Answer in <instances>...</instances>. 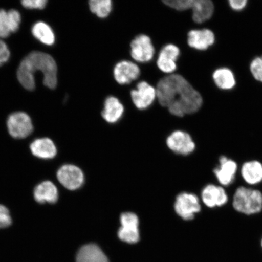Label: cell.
Listing matches in <instances>:
<instances>
[{
    "instance_id": "6da1fadb",
    "label": "cell",
    "mask_w": 262,
    "mask_h": 262,
    "mask_svg": "<svg viewBox=\"0 0 262 262\" xmlns=\"http://www.w3.org/2000/svg\"><path fill=\"white\" fill-rule=\"evenodd\" d=\"M157 99L173 116L182 117L201 109L202 97L181 75L172 74L157 84Z\"/></svg>"
},
{
    "instance_id": "7a4b0ae2",
    "label": "cell",
    "mask_w": 262,
    "mask_h": 262,
    "mask_svg": "<svg viewBox=\"0 0 262 262\" xmlns=\"http://www.w3.org/2000/svg\"><path fill=\"white\" fill-rule=\"evenodd\" d=\"M40 71L44 75L43 83L50 89H54L57 84L56 62L50 55L44 52L34 51L29 54L21 62L17 71L19 83L25 89H35L34 74Z\"/></svg>"
},
{
    "instance_id": "3957f363",
    "label": "cell",
    "mask_w": 262,
    "mask_h": 262,
    "mask_svg": "<svg viewBox=\"0 0 262 262\" xmlns=\"http://www.w3.org/2000/svg\"><path fill=\"white\" fill-rule=\"evenodd\" d=\"M233 206L243 214H256L262 209V194L257 190L239 188L234 196Z\"/></svg>"
},
{
    "instance_id": "277c9868",
    "label": "cell",
    "mask_w": 262,
    "mask_h": 262,
    "mask_svg": "<svg viewBox=\"0 0 262 262\" xmlns=\"http://www.w3.org/2000/svg\"><path fill=\"white\" fill-rule=\"evenodd\" d=\"M7 126L10 135L15 139L26 138L34 130L30 117L22 112L11 114L8 118Z\"/></svg>"
},
{
    "instance_id": "5b68a950",
    "label": "cell",
    "mask_w": 262,
    "mask_h": 262,
    "mask_svg": "<svg viewBox=\"0 0 262 262\" xmlns=\"http://www.w3.org/2000/svg\"><path fill=\"white\" fill-rule=\"evenodd\" d=\"M130 48L131 57L139 63L149 62L155 56V47L147 35L142 34L137 36L131 41Z\"/></svg>"
},
{
    "instance_id": "8992f818",
    "label": "cell",
    "mask_w": 262,
    "mask_h": 262,
    "mask_svg": "<svg viewBox=\"0 0 262 262\" xmlns=\"http://www.w3.org/2000/svg\"><path fill=\"white\" fill-rule=\"evenodd\" d=\"M122 227L118 232L121 241L126 243L136 244L140 239L139 219L134 213H123L120 217Z\"/></svg>"
},
{
    "instance_id": "52a82bcc",
    "label": "cell",
    "mask_w": 262,
    "mask_h": 262,
    "mask_svg": "<svg viewBox=\"0 0 262 262\" xmlns=\"http://www.w3.org/2000/svg\"><path fill=\"white\" fill-rule=\"evenodd\" d=\"M201 209L199 200L194 194L182 193L176 199L175 210L177 214L185 221L192 220Z\"/></svg>"
},
{
    "instance_id": "ba28073f",
    "label": "cell",
    "mask_w": 262,
    "mask_h": 262,
    "mask_svg": "<svg viewBox=\"0 0 262 262\" xmlns=\"http://www.w3.org/2000/svg\"><path fill=\"white\" fill-rule=\"evenodd\" d=\"M130 96L137 109L146 110L152 105L157 98L156 88L146 81H141L137 84V89L130 92Z\"/></svg>"
},
{
    "instance_id": "9c48e42d",
    "label": "cell",
    "mask_w": 262,
    "mask_h": 262,
    "mask_svg": "<svg viewBox=\"0 0 262 262\" xmlns=\"http://www.w3.org/2000/svg\"><path fill=\"white\" fill-rule=\"evenodd\" d=\"M57 176L58 181L68 189H78L83 184V173L76 166L72 165L62 166L58 169Z\"/></svg>"
},
{
    "instance_id": "30bf717a",
    "label": "cell",
    "mask_w": 262,
    "mask_h": 262,
    "mask_svg": "<svg viewBox=\"0 0 262 262\" xmlns=\"http://www.w3.org/2000/svg\"><path fill=\"white\" fill-rule=\"evenodd\" d=\"M166 143L170 149L179 155H188L195 149V143L191 137L182 130L172 133L167 139Z\"/></svg>"
},
{
    "instance_id": "8fae6325",
    "label": "cell",
    "mask_w": 262,
    "mask_h": 262,
    "mask_svg": "<svg viewBox=\"0 0 262 262\" xmlns=\"http://www.w3.org/2000/svg\"><path fill=\"white\" fill-rule=\"evenodd\" d=\"M180 54V49L176 45L168 44L165 46L160 51L157 58V67L163 73L172 74L177 70L176 61Z\"/></svg>"
},
{
    "instance_id": "7c38bea8",
    "label": "cell",
    "mask_w": 262,
    "mask_h": 262,
    "mask_svg": "<svg viewBox=\"0 0 262 262\" xmlns=\"http://www.w3.org/2000/svg\"><path fill=\"white\" fill-rule=\"evenodd\" d=\"M114 79L121 85L130 84L135 81L140 75V68L130 61L119 62L114 68Z\"/></svg>"
},
{
    "instance_id": "4fadbf2b",
    "label": "cell",
    "mask_w": 262,
    "mask_h": 262,
    "mask_svg": "<svg viewBox=\"0 0 262 262\" xmlns=\"http://www.w3.org/2000/svg\"><path fill=\"white\" fill-rule=\"evenodd\" d=\"M215 35L209 29L190 31L188 34V44L198 51H205L214 45Z\"/></svg>"
},
{
    "instance_id": "5bb4252c",
    "label": "cell",
    "mask_w": 262,
    "mask_h": 262,
    "mask_svg": "<svg viewBox=\"0 0 262 262\" xmlns=\"http://www.w3.org/2000/svg\"><path fill=\"white\" fill-rule=\"evenodd\" d=\"M21 22V15L16 10L6 12L0 9V37L7 38L12 32L18 30Z\"/></svg>"
},
{
    "instance_id": "9a60e30c",
    "label": "cell",
    "mask_w": 262,
    "mask_h": 262,
    "mask_svg": "<svg viewBox=\"0 0 262 262\" xmlns=\"http://www.w3.org/2000/svg\"><path fill=\"white\" fill-rule=\"evenodd\" d=\"M202 199L209 208L221 206L228 201V196L224 188L214 185H208L203 189Z\"/></svg>"
},
{
    "instance_id": "2e32d148",
    "label": "cell",
    "mask_w": 262,
    "mask_h": 262,
    "mask_svg": "<svg viewBox=\"0 0 262 262\" xmlns=\"http://www.w3.org/2000/svg\"><path fill=\"white\" fill-rule=\"evenodd\" d=\"M237 169L236 163L222 156L220 159V166L214 170V172L221 185L228 186L233 182Z\"/></svg>"
},
{
    "instance_id": "e0dca14e",
    "label": "cell",
    "mask_w": 262,
    "mask_h": 262,
    "mask_svg": "<svg viewBox=\"0 0 262 262\" xmlns=\"http://www.w3.org/2000/svg\"><path fill=\"white\" fill-rule=\"evenodd\" d=\"M34 199L39 204H54L58 199V189L53 183L45 181L36 186L34 191Z\"/></svg>"
},
{
    "instance_id": "ac0fdd59",
    "label": "cell",
    "mask_w": 262,
    "mask_h": 262,
    "mask_svg": "<svg viewBox=\"0 0 262 262\" xmlns=\"http://www.w3.org/2000/svg\"><path fill=\"white\" fill-rule=\"evenodd\" d=\"M124 111V106L119 100L114 96H110L104 101L101 116L107 123H115L122 118Z\"/></svg>"
},
{
    "instance_id": "d6986e66",
    "label": "cell",
    "mask_w": 262,
    "mask_h": 262,
    "mask_svg": "<svg viewBox=\"0 0 262 262\" xmlns=\"http://www.w3.org/2000/svg\"><path fill=\"white\" fill-rule=\"evenodd\" d=\"M30 149L33 155L41 159H53L57 152L55 144L48 138L34 140L31 144Z\"/></svg>"
},
{
    "instance_id": "ffe728a7",
    "label": "cell",
    "mask_w": 262,
    "mask_h": 262,
    "mask_svg": "<svg viewBox=\"0 0 262 262\" xmlns=\"http://www.w3.org/2000/svg\"><path fill=\"white\" fill-rule=\"evenodd\" d=\"M192 19L196 24H203L212 17L214 6L210 0H194L192 8Z\"/></svg>"
},
{
    "instance_id": "44dd1931",
    "label": "cell",
    "mask_w": 262,
    "mask_h": 262,
    "mask_svg": "<svg viewBox=\"0 0 262 262\" xmlns=\"http://www.w3.org/2000/svg\"><path fill=\"white\" fill-rule=\"evenodd\" d=\"M76 262H109L102 250L95 244L83 246L78 251Z\"/></svg>"
},
{
    "instance_id": "7402d4cb",
    "label": "cell",
    "mask_w": 262,
    "mask_h": 262,
    "mask_svg": "<svg viewBox=\"0 0 262 262\" xmlns=\"http://www.w3.org/2000/svg\"><path fill=\"white\" fill-rule=\"evenodd\" d=\"M212 78L216 86L222 90L233 89L236 84L233 73L228 68L217 69L213 73Z\"/></svg>"
},
{
    "instance_id": "603a6c76",
    "label": "cell",
    "mask_w": 262,
    "mask_h": 262,
    "mask_svg": "<svg viewBox=\"0 0 262 262\" xmlns=\"http://www.w3.org/2000/svg\"><path fill=\"white\" fill-rule=\"evenodd\" d=\"M242 176L245 182L255 185L262 181V165L257 161L245 163L242 168Z\"/></svg>"
},
{
    "instance_id": "cb8c5ba5",
    "label": "cell",
    "mask_w": 262,
    "mask_h": 262,
    "mask_svg": "<svg viewBox=\"0 0 262 262\" xmlns=\"http://www.w3.org/2000/svg\"><path fill=\"white\" fill-rule=\"evenodd\" d=\"M32 34L42 43L52 45L55 42V35L50 26L43 22H38L33 26Z\"/></svg>"
},
{
    "instance_id": "d4e9b609",
    "label": "cell",
    "mask_w": 262,
    "mask_h": 262,
    "mask_svg": "<svg viewBox=\"0 0 262 262\" xmlns=\"http://www.w3.org/2000/svg\"><path fill=\"white\" fill-rule=\"evenodd\" d=\"M89 6L92 13L98 17L105 18L112 12L113 2L111 0H91Z\"/></svg>"
},
{
    "instance_id": "484cf974",
    "label": "cell",
    "mask_w": 262,
    "mask_h": 262,
    "mask_svg": "<svg viewBox=\"0 0 262 262\" xmlns=\"http://www.w3.org/2000/svg\"><path fill=\"white\" fill-rule=\"evenodd\" d=\"M163 3L166 6L178 11H185L191 9L194 0H166Z\"/></svg>"
},
{
    "instance_id": "4316f807",
    "label": "cell",
    "mask_w": 262,
    "mask_h": 262,
    "mask_svg": "<svg viewBox=\"0 0 262 262\" xmlns=\"http://www.w3.org/2000/svg\"><path fill=\"white\" fill-rule=\"evenodd\" d=\"M250 71L255 79L262 83V56L255 58L252 61Z\"/></svg>"
},
{
    "instance_id": "83f0119b",
    "label": "cell",
    "mask_w": 262,
    "mask_h": 262,
    "mask_svg": "<svg viewBox=\"0 0 262 262\" xmlns=\"http://www.w3.org/2000/svg\"><path fill=\"white\" fill-rule=\"evenodd\" d=\"M12 224V218L9 209L4 205H0V228L9 227Z\"/></svg>"
},
{
    "instance_id": "f1b7e54d",
    "label": "cell",
    "mask_w": 262,
    "mask_h": 262,
    "mask_svg": "<svg viewBox=\"0 0 262 262\" xmlns=\"http://www.w3.org/2000/svg\"><path fill=\"white\" fill-rule=\"evenodd\" d=\"M47 0H24L21 2L23 6L28 9H44Z\"/></svg>"
},
{
    "instance_id": "f546056e",
    "label": "cell",
    "mask_w": 262,
    "mask_h": 262,
    "mask_svg": "<svg viewBox=\"0 0 262 262\" xmlns=\"http://www.w3.org/2000/svg\"><path fill=\"white\" fill-rule=\"evenodd\" d=\"M10 57V51L5 42L0 40V66L7 62Z\"/></svg>"
},
{
    "instance_id": "4dcf8cb0",
    "label": "cell",
    "mask_w": 262,
    "mask_h": 262,
    "mask_svg": "<svg viewBox=\"0 0 262 262\" xmlns=\"http://www.w3.org/2000/svg\"><path fill=\"white\" fill-rule=\"evenodd\" d=\"M247 0H230L229 1V6L234 11H240L247 6Z\"/></svg>"
},
{
    "instance_id": "1f68e13d",
    "label": "cell",
    "mask_w": 262,
    "mask_h": 262,
    "mask_svg": "<svg viewBox=\"0 0 262 262\" xmlns=\"http://www.w3.org/2000/svg\"><path fill=\"white\" fill-rule=\"evenodd\" d=\"M261 247H262V240H261Z\"/></svg>"
}]
</instances>
